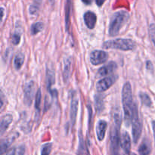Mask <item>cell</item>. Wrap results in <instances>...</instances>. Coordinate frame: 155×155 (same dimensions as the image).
<instances>
[{
  "label": "cell",
  "mask_w": 155,
  "mask_h": 155,
  "mask_svg": "<svg viewBox=\"0 0 155 155\" xmlns=\"http://www.w3.org/2000/svg\"><path fill=\"white\" fill-rule=\"evenodd\" d=\"M151 152V145L149 140L145 139L141 143L139 148V153L140 155H149Z\"/></svg>",
  "instance_id": "obj_18"
},
{
  "label": "cell",
  "mask_w": 155,
  "mask_h": 155,
  "mask_svg": "<svg viewBox=\"0 0 155 155\" xmlns=\"http://www.w3.org/2000/svg\"><path fill=\"white\" fill-rule=\"evenodd\" d=\"M117 76H110L101 79L97 83L96 89L98 92H104L110 89L117 80Z\"/></svg>",
  "instance_id": "obj_8"
},
{
  "label": "cell",
  "mask_w": 155,
  "mask_h": 155,
  "mask_svg": "<svg viewBox=\"0 0 155 155\" xmlns=\"http://www.w3.org/2000/svg\"><path fill=\"white\" fill-rule=\"evenodd\" d=\"M152 129H153V133H154V142H155V120L152 121Z\"/></svg>",
  "instance_id": "obj_35"
},
{
  "label": "cell",
  "mask_w": 155,
  "mask_h": 155,
  "mask_svg": "<svg viewBox=\"0 0 155 155\" xmlns=\"http://www.w3.org/2000/svg\"><path fill=\"white\" fill-rule=\"evenodd\" d=\"M77 155H90L81 132L79 134V147L77 150Z\"/></svg>",
  "instance_id": "obj_14"
},
{
  "label": "cell",
  "mask_w": 155,
  "mask_h": 155,
  "mask_svg": "<svg viewBox=\"0 0 155 155\" xmlns=\"http://www.w3.org/2000/svg\"><path fill=\"white\" fill-rule=\"evenodd\" d=\"M55 83V74H54V71L51 68H47L46 71V86L47 90L48 92L52 90V86Z\"/></svg>",
  "instance_id": "obj_16"
},
{
  "label": "cell",
  "mask_w": 155,
  "mask_h": 155,
  "mask_svg": "<svg viewBox=\"0 0 155 155\" xmlns=\"http://www.w3.org/2000/svg\"><path fill=\"white\" fill-rule=\"evenodd\" d=\"M49 1V2L51 3V4H53V3L54 2V0H48Z\"/></svg>",
  "instance_id": "obj_36"
},
{
  "label": "cell",
  "mask_w": 155,
  "mask_h": 155,
  "mask_svg": "<svg viewBox=\"0 0 155 155\" xmlns=\"http://www.w3.org/2000/svg\"><path fill=\"white\" fill-rule=\"evenodd\" d=\"M117 68V65L115 62L110 61L105 66L102 67L98 70V76L100 77H105L110 74H113Z\"/></svg>",
  "instance_id": "obj_10"
},
{
  "label": "cell",
  "mask_w": 155,
  "mask_h": 155,
  "mask_svg": "<svg viewBox=\"0 0 155 155\" xmlns=\"http://www.w3.org/2000/svg\"><path fill=\"white\" fill-rule=\"evenodd\" d=\"M108 54L102 50H95L90 54V62L92 65H100L107 61Z\"/></svg>",
  "instance_id": "obj_9"
},
{
  "label": "cell",
  "mask_w": 155,
  "mask_h": 155,
  "mask_svg": "<svg viewBox=\"0 0 155 155\" xmlns=\"http://www.w3.org/2000/svg\"><path fill=\"white\" fill-rule=\"evenodd\" d=\"M120 126L121 123L114 122L110 133V151L111 155H120Z\"/></svg>",
  "instance_id": "obj_3"
},
{
  "label": "cell",
  "mask_w": 155,
  "mask_h": 155,
  "mask_svg": "<svg viewBox=\"0 0 155 155\" xmlns=\"http://www.w3.org/2000/svg\"><path fill=\"white\" fill-rule=\"evenodd\" d=\"M51 104V100H50L49 98L48 99V96H46L45 98V104H44V112H46L47 110L50 108Z\"/></svg>",
  "instance_id": "obj_29"
},
{
  "label": "cell",
  "mask_w": 155,
  "mask_h": 155,
  "mask_svg": "<svg viewBox=\"0 0 155 155\" xmlns=\"http://www.w3.org/2000/svg\"><path fill=\"white\" fill-rule=\"evenodd\" d=\"M83 3H84L85 5H89L92 3L93 0H82Z\"/></svg>",
  "instance_id": "obj_34"
},
{
  "label": "cell",
  "mask_w": 155,
  "mask_h": 155,
  "mask_svg": "<svg viewBox=\"0 0 155 155\" xmlns=\"http://www.w3.org/2000/svg\"><path fill=\"white\" fill-rule=\"evenodd\" d=\"M17 135H12V136H9V137L6 138V139H3L1 142V153L3 154L6 150L10 147V145L13 143L15 139H16Z\"/></svg>",
  "instance_id": "obj_19"
},
{
  "label": "cell",
  "mask_w": 155,
  "mask_h": 155,
  "mask_svg": "<svg viewBox=\"0 0 155 155\" xmlns=\"http://www.w3.org/2000/svg\"><path fill=\"white\" fill-rule=\"evenodd\" d=\"M51 148H52L51 143H46L43 145L41 148V155H50Z\"/></svg>",
  "instance_id": "obj_25"
},
{
  "label": "cell",
  "mask_w": 155,
  "mask_h": 155,
  "mask_svg": "<svg viewBox=\"0 0 155 155\" xmlns=\"http://www.w3.org/2000/svg\"><path fill=\"white\" fill-rule=\"evenodd\" d=\"M41 101H42V92L39 89L36 92V97H35V109H36L37 115L39 114V111H40Z\"/></svg>",
  "instance_id": "obj_23"
},
{
  "label": "cell",
  "mask_w": 155,
  "mask_h": 155,
  "mask_svg": "<svg viewBox=\"0 0 155 155\" xmlns=\"http://www.w3.org/2000/svg\"><path fill=\"white\" fill-rule=\"evenodd\" d=\"M25 154V147L24 145H21L18 147L16 151V155H24Z\"/></svg>",
  "instance_id": "obj_30"
},
{
  "label": "cell",
  "mask_w": 155,
  "mask_h": 155,
  "mask_svg": "<svg viewBox=\"0 0 155 155\" xmlns=\"http://www.w3.org/2000/svg\"><path fill=\"white\" fill-rule=\"evenodd\" d=\"M72 8V0H67L66 8H65V28L67 31H69L71 24V13Z\"/></svg>",
  "instance_id": "obj_17"
},
{
  "label": "cell",
  "mask_w": 155,
  "mask_h": 155,
  "mask_svg": "<svg viewBox=\"0 0 155 155\" xmlns=\"http://www.w3.org/2000/svg\"><path fill=\"white\" fill-rule=\"evenodd\" d=\"M24 59H25V56L23 53H18L15 55V59H14V67H15V70L19 71L22 68L24 63Z\"/></svg>",
  "instance_id": "obj_20"
},
{
  "label": "cell",
  "mask_w": 155,
  "mask_h": 155,
  "mask_svg": "<svg viewBox=\"0 0 155 155\" xmlns=\"http://www.w3.org/2000/svg\"><path fill=\"white\" fill-rule=\"evenodd\" d=\"M134 41L130 39H116L106 41L103 44L104 48H111L121 51H131L135 48Z\"/></svg>",
  "instance_id": "obj_4"
},
{
  "label": "cell",
  "mask_w": 155,
  "mask_h": 155,
  "mask_svg": "<svg viewBox=\"0 0 155 155\" xmlns=\"http://www.w3.org/2000/svg\"><path fill=\"white\" fill-rule=\"evenodd\" d=\"M79 100L76 91L71 92V108H70V118H71V126H74L77 120V113H78Z\"/></svg>",
  "instance_id": "obj_6"
},
{
  "label": "cell",
  "mask_w": 155,
  "mask_h": 155,
  "mask_svg": "<svg viewBox=\"0 0 155 155\" xmlns=\"http://www.w3.org/2000/svg\"><path fill=\"white\" fill-rule=\"evenodd\" d=\"M132 131H133V139L134 143H137L138 141L139 140V138L141 137L142 132V124L141 123L140 118L139 115V110L136 104H135L134 110H133V118H132Z\"/></svg>",
  "instance_id": "obj_5"
},
{
  "label": "cell",
  "mask_w": 155,
  "mask_h": 155,
  "mask_svg": "<svg viewBox=\"0 0 155 155\" xmlns=\"http://www.w3.org/2000/svg\"><path fill=\"white\" fill-rule=\"evenodd\" d=\"M5 155H16V151H15V148H13V149L10 150Z\"/></svg>",
  "instance_id": "obj_33"
},
{
  "label": "cell",
  "mask_w": 155,
  "mask_h": 155,
  "mask_svg": "<svg viewBox=\"0 0 155 155\" xmlns=\"http://www.w3.org/2000/svg\"><path fill=\"white\" fill-rule=\"evenodd\" d=\"M107 129V123L104 120H101L98 122L96 126V136L98 140H104L106 135V131Z\"/></svg>",
  "instance_id": "obj_13"
},
{
  "label": "cell",
  "mask_w": 155,
  "mask_h": 155,
  "mask_svg": "<svg viewBox=\"0 0 155 155\" xmlns=\"http://www.w3.org/2000/svg\"><path fill=\"white\" fill-rule=\"evenodd\" d=\"M85 24L86 27L90 30H92L95 27L97 23V15L95 13L91 11H88L83 15Z\"/></svg>",
  "instance_id": "obj_11"
},
{
  "label": "cell",
  "mask_w": 155,
  "mask_h": 155,
  "mask_svg": "<svg viewBox=\"0 0 155 155\" xmlns=\"http://www.w3.org/2000/svg\"><path fill=\"white\" fill-rule=\"evenodd\" d=\"M148 32H149L150 39H151V42L154 44V46L155 48V24H150Z\"/></svg>",
  "instance_id": "obj_26"
},
{
  "label": "cell",
  "mask_w": 155,
  "mask_h": 155,
  "mask_svg": "<svg viewBox=\"0 0 155 155\" xmlns=\"http://www.w3.org/2000/svg\"><path fill=\"white\" fill-rule=\"evenodd\" d=\"M95 104H96V108L98 110L103 108V98L99 95L95 96Z\"/></svg>",
  "instance_id": "obj_28"
},
{
  "label": "cell",
  "mask_w": 155,
  "mask_h": 155,
  "mask_svg": "<svg viewBox=\"0 0 155 155\" xmlns=\"http://www.w3.org/2000/svg\"><path fill=\"white\" fill-rule=\"evenodd\" d=\"M72 74V60L68 57L64 59L63 68V79L65 83H68Z\"/></svg>",
  "instance_id": "obj_12"
},
{
  "label": "cell",
  "mask_w": 155,
  "mask_h": 155,
  "mask_svg": "<svg viewBox=\"0 0 155 155\" xmlns=\"http://www.w3.org/2000/svg\"><path fill=\"white\" fill-rule=\"evenodd\" d=\"M36 85L34 81H29L24 86V102L27 106L31 105L35 94Z\"/></svg>",
  "instance_id": "obj_7"
},
{
  "label": "cell",
  "mask_w": 155,
  "mask_h": 155,
  "mask_svg": "<svg viewBox=\"0 0 155 155\" xmlns=\"http://www.w3.org/2000/svg\"><path fill=\"white\" fill-rule=\"evenodd\" d=\"M129 20H130V15L126 11L116 12L110 19L108 30L109 35L111 36H117L121 29L127 24Z\"/></svg>",
  "instance_id": "obj_2"
},
{
  "label": "cell",
  "mask_w": 155,
  "mask_h": 155,
  "mask_svg": "<svg viewBox=\"0 0 155 155\" xmlns=\"http://www.w3.org/2000/svg\"><path fill=\"white\" fill-rule=\"evenodd\" d=\"M105 2H106V0H95V3H96V5L98 6V7H101V6H102L103 4H104Z\"/></svg>",
  "instance_id": "obj_32"
},
{
  "label": "cell",
  "mask_w": 155,
  "mask_h": 155,
  "mask_svg": "<svg viewBox=\"0 0 155 155\" xmlns=\"http://www.w3.org/2000/svg\"><path fill=\"white\" fill-rule=\"evenodd\" d=\"M13 121V117L11 114H5L1 117V124H0V131L1 134H4L5 132L8 129L9 126Z\"/></svg>",
  "instance_id": "obj_15"
},
{
  "label": "cell",
  "mask_w": 155,
  "mask_h": 155,
  "mask_svg": "<svg viewBox=\"0 0 155 155\" xmlns=\"http://www.w3.org/2000/svg\"><path fill=\"white\" fill-rule=\"evenodd\" d=\"M122 103L124 108V120L127 126H130L132 123V118L134 110L135 103L133 102V95L132 86L129 82L124 85L122 89Z\"/></svg>",
  "instance_id": "obj_1"
},
{
  "label": "cell",
  "mask_w": 155,
  "mask_h": 155,
  "mask_svg": "<svg viewBox=\"0 0 155 155\" xmlns=\"http://www.w3.org/2000/svg\"><path fill=\"white\" fill-rule=\"evenodd\" d=\"M139 97L141 98V101H142V103L146 107H151L152 105V101H151V98L149 97V95L148 94L145 93V92H140L139 93Z\"/></svg>",
  "instance_id": "obj_24"
},
{
  "label": "cell",
  "mask_w": 155,
  "mask_h": 155,
  "mask_svg": "<svg viewBox=\"0 0 155 155\" xmlns=\"http://www.w3.org/2000/svg\"><path fill=\"white\" fill-rule=\"evenodd\" d=\"M21 34L19 33H15L12 36V42L15 45H18L21 42Z\"/></svg>",
  "instance_id": "obj_27"
},
{
  "label": "cell",
  "mask_w": 155,
  "mask_h": 155,
  "mask_svg": "<svg viewBox=\"0 0 155 155\" xmlns=\"http://www.w3.org/2000/svg\"><path fill=\"white\" fill-rule=\"evenodd\" d=\"M42 0H33V3L30 5L29 8V12L31 15H37L39 11L41 3Z\"/></svg>",
  "instance_id": "obj_21"
},
{
  "label": "cell",
  "mask_w": 155,
  "mask_h": 155,
  "mask_svg": "<svg viewBox=\"0 0 155 155\" xmlns=\"http://www.w3.org/2000/svg\"><path fill=\"white\" fill-rule=\"evenodd\" d=\"M146 68L147 69L149 70V71H153L152 63H151V61H148L146 62Z\"/></svg>",
  "instance_id": "obj_31"
},
{
  "label": "cell",
  "mask_w": 155,
  "mask_h": 155,
  "mask_svg": "<svg viewBox=\"0 0 155 155\" xmlns=\"http://www.w3.org/2000/svg\"><path fill=\"white\" fill-rule=\"evenodd\" d=\"M44 28V24L42 22H36L32 24L30 27V33L32 35H36L37 33H40Z\"/></svg>",
  "instance_id": "obj_22"
}]
</instances>
